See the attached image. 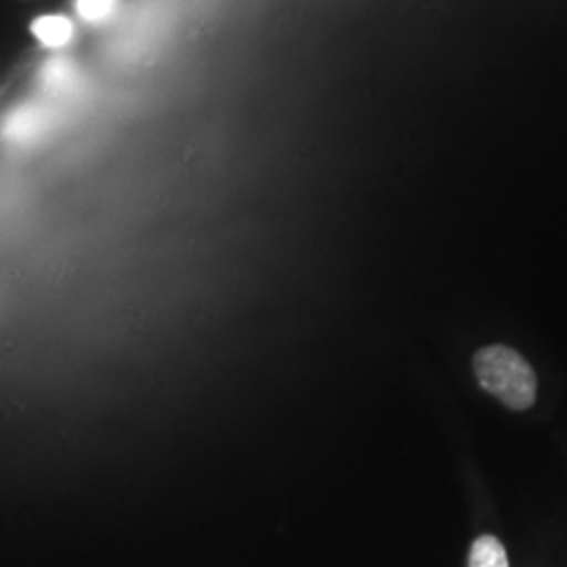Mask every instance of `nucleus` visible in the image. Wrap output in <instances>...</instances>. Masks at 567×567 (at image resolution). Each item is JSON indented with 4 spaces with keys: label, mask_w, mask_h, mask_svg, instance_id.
<instances>
[{
    "label": "nucleus",
    "mask_w": 567,
    "mask_h": 567,
    "mask_svg": "<svg viewBox=\"0 0 567 567\" xmlns=\"http://www.w3.org/2000/svg\"><path fill=\"white\" fill-rule=\"evenodd\" d=\"M468 567H508L507 550L494 536H480L468 555Z\"/></svg>",
    "instance_id": "nucleus-3"
},
{
    "label": "nucleus",
    "mask_w": 567,
    "mask_h": 567,
    "mask_svg": "<svg viewBox=\"0 0 567 567\" xmlns=\"http://www.w3.org/2000/svg\"><path fill=\"white\" fill-rule=\"evenodd\" d=\"M116 0H76V9L82 20L102 21L112 16Z\"/></svg>",
    "instance_id": "nucleus-4"
},
{
    "label": "nucleus",
    "mask_w": 567,
    "mask_h": 567,
    "mask_svg": "<svg viewBox=\"0 0 567 567\" xmlns=\"http://www.w3.org/2000/svg\"><path fill=\"white\" fill-rule=\"evenodd\" d=\"M473 370L480 386L511 410L524 412L536 402V372L515 349L505 344L484 347L473 358Z\"/></svg>",
    "instance_id": "nucleus-1"
},
{
    "label": "nucleus",
    "mask_w": 567,
    "mask_h": 567,
    "mask_svg": "<svg viewBox=\"0 0 567 567\" xmlns=\"http://www.w3.org/2000/svg\"><path fill=\"white\" fill-rule=\"evenodd\" d=\"M30 32L44 47L61 49L72 41L74 23L63 16H42L39 20L32 21Z\"/></svg>",
    "instance_id": "nucleus-2"
}]
</instances>
